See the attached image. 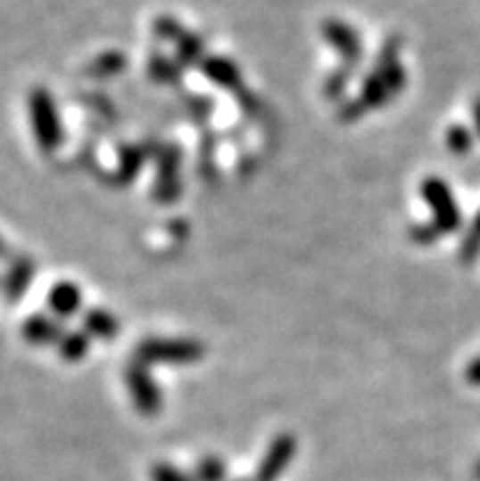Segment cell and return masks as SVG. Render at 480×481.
<instances>
[{
    "label": "cell",
    "instance_id": "7a4b0ae2",
    "mask_svg": "<svg viewBox=\"0 0 480 481\" xmlns=\"http://www.w3.org/2000/svg\"><path fill=\"white\" fill-rule=\"evenodd\" d=\"M422 196L424 200H426L429 210H432V223L439 227L442 235H451V232H456V230L461 227V208H459V203L453 199V193L446 181L439 179V176L424 179Z\"/></svg>",
    "mask_w": 480,
    "mask_h": 481
},
{
    "label": "cell",
    "instance_id": "d6986e66",
    "mask_svg": "<svg viewBox=\"0 0 480 481\" xmlns=\"http://www.w3.org/2000/svg\"><path fill=\"white\" fill-rule=\"evenodd\" d=\"M88 347H91V340H88L87 332H69L67 338L62 340V355L71 362L87 357Z\"/></svg>",
    "mask_w": 480,
    "mask_h": 481
},
{
    "label": "cell",
    "instance_id": "cb8c5ba5",
    "mask_svg": "<svg viewBox=\"0 0 480 481\" xmlns=\"http://www.w3.org/2000/svg\"><path fill=\"white\" fill-rule=\"evenodd\" d=\"M150 479L153 481H194L192 474L182 472V469H177L174 464L160 462L154 464L153 469H150Z\"/></svg>",
    "mask_w": 480,
    "mask_h": 481
},
{
    "label": "cell",
    "instance_id": "8fae6325",
    "mask_svg": "<svg viewBox=\"0 0 480 481\" xmlns=\"http://www.w3.org/2000/svg\"><path fill=\"white\" fill-rule=\"evenodd\" d=\"M84 328H87V335H91V338H98V340H113L118 332H120V322H118V318L111 311L94 308V311L87 313Z\"/></svg>",
    "mask_w": 480,
    "mask_h": 481
},
{
    "label": "cell",
    "instance_id": "2e32d148",
    "mask_svg": "<svg viewBox=\"0 0 480 481\" xmlns=\"http://www.w3.org/2000/svg\"><path fill=\"white\" fill-rule=\"evenodd\" d=\"M194 481H226L228 479V467L219 457H203L192 472Z\"/></svg>",
    "mask_w": 480,
    "mask_h": 481
},
{
    "label": "cell",
    "instance_id": "d4e9b609",
    "mask_svg": "<svg viewBox=\"0 0 480 481\" xmlns=\"http://www.w3.org/2000/svg\"><path fill=\"white\" fill-rule=\"evenodd\" d=\"M410 237H412V242H417V245H432V242H436L439 237H443L442 232H439V227L434 225V223H424V225H412L410 227Z\"/></svg>",
    "mask_w": 480,
    "mask_h": 481
},
{
    "label": "cell",
    "instance_id": "ffe728a7",
    "mask_svg": "<svg viewBox=\"0 0 480 481\" xmlns=\"http://www.w3.org/2000/svg\"><path fill=\"white\" fill-rule=\"evenodd\" d=\"M145 150H137V147H125L120 151V181H133L137 176V171L143 167Z\"/></svg>",
    "mask_w": 480,
    "mask_h": 481
},
{
    "label": "cell",
    "instance_id": "ba28073f",
    "mask_svg": "<svg viewBox=\"0 0 480 481\" xmlns=\"http://www.w3.org/2000/svg\"><path fill=\"white\" fill-rule=\"evenodd\" d=\"M32 118H35V133H37L42 150H57L59 140H62V130H59L54 103H52V98L45 91H37V94L32 95Z\"/></svg>",
    "mask_w": 480,
    "mask_h": 481
},
{
    "label": "cell",
    "instance_id": "ac0fdd59",
    "mask_svg": "<svg viewBox=\"0 0 480 481\" xmlns=\"http://www.w3.org/2000/svg\"><path fill=\"white\" fill-rule=\"evenodd\" d=\"M446 147L451 154H468L473 147V135L468 133V127H463V125H451L449 127V133H446Z\"/></svg>",
    "mask_w": 480,
    "mask_h": 481
},
{
    "label": "cell",
    "instance_id": "277c9868",
    "mask_svg": "<svg viewBox=\"0 0 480 481\" xmlns=\"http://www.w3.org/2000/svg\"><path fill=\"white\" fill-rule=\"evenodd\" d=\"M179 164L182 154L174 144L157 150V181H154L153 199L160 203H172L182 193V181H179Z\"/></svg>",
    "mask_w": 480,
    "mask_h": 481
},
{
    "label": "cell",
    "instance_id": "3957f363",
    "mask_svg": "<svg viewBox=\"0 0 480 481\" xmlns=\"http://www.w3.org/2000/svg\"><path fill=\"white\" fill-rule=\"evenodd\" d=\"M125 387L130 391L135 408L143 415H154L162 408V394L154 384L150 369L140 362H135V359L125 367Z\"/></svg>",
    "mask_w": 480,
    "mask_h": 481
},
{
    "label": "cell",
    "instance_id": "83f0119b",
    "mask_svg": "<svg viewBox=\"0 0 480 481\" xmlns=\"http://www.w3.org/2000/svg\"><path fill=\"white\" fill-rule=\"evenodd\" d=\"M473 123H476V130L480 135V98L473 103Z\"/></svg>",
    "mask_w": 480,
    "mask_h": 481
},
{
    "label": "cell",
    "instance_id": "30bf717a",
    "mask_svg": "<svg viewBox=\"0 0 480 481\" xmlns=\"http://www.w3.org/2000/svg\"><path fill=\"white\" fill-rule=\"evenodd\" d=\"M393 98V91L387 88V84L380 78V74L370 71V74L365 76L363 88H360V95H358V101L365 105V110H380V108H385Z\"/></svg>",
    "mask_w": 480,
    "mask_h": 481
},
{
    "label": "cell",
    "instance_id": "5b68a950",
    "mask_svg": "<svg viewBox=\"0 0 480 481\" xmlns=\"http://www.w3.org/2000/svg\"><path fill=\"white\" fill-rule=\"evenodd\" d=\"M297 454V440L292 433H279L272 443H269L268 452L260 460L258 469H255V481H277L282 474L287 472L289 464Z\"/></svg>",
    "mask_w": 480,
    "mask_h": 481
},
{
    "label": "cell",
    "instance_id": "52a82bcc",
    "mask_svg": "<svg viewBox=\"0 0 480 481\" xmlns=\"http://www.w3.org/2000/svg\"><path fill=\"white\" fill-rule=\"evenodd\" d=\"M400 52H402V37L390 35L377 52V59H375V74H380V78L393 91V95L402 94L404 84H407V71L402 67Z\"/></svg>",
    "mask_w": 480,
    "mask_h": 481
},
{
    "label": "cell",
    "instance_id": "5bb4252c",
    "mask_svg": "<svg viewBox=\"0 0 480 481\" xmlns=\"http://www.w3.org/2000/svg\"><path fill=\"white\" fill-rule=\"evenodd\" d=\"M184 67L177 59L164 57V54H153L147 61V74L157 84H177L179 76H182Z\"/></svg>",
    "mask_w": 480,
    "mask_h": 481
},
{
    "label": "cell",
    "instance_id": "4fadbf2b",
    "mask_svg": "<svg viewBox=\"0 0 480 481\" xmlns=\"http://www.w3.org/2000/svg\"><path fill=\"white\" fill-rule=\"evenodd\" d=\"M49 303H52L54 313L69 318V315H74V313L79 311V306H81V291H79L74 283H59V286H54L52 296H49Z\"/></svg>",
    "mask_w": 480,
    "mask_h": 481
},
{
    "label": "cell",
    "instance_id": "7c38bea8",
    "mask_svg": "<svg viewBox=\"0 0 480 481\" xmlns=\"http://www.w3.org/2000/svg\"><path fill=\"white\" fill-rule=\"evenodd\" d=\"M174 45H177V61H179L184 69L194 67V64L199 67L203 59H206V42H203L199 35L189 32V29H186Z\"/></svg>",
    "mask_w": 480,
    "mask_h": 481
},
{
    "label": "cell",
    "instance_id": "9a60e30c",
    "mask_svg": "<svg viewBox=\"0 0 480 481\" xmlns=\"http://www.w3.org/2000/svg\"><path fill=\"white\" fill-rule=\"evenodd\" d=\"M125 67H128V59L120 52H106L88 64L87 74L94 78H113V76L123 74Z\"/></svg>",
    "mask_w": 480,
    "mask_h": 481
},
{
    "label": "cell",
    "instance_id": "8992f818",
    "mask_svg": "<svg viewBox=\"0 0 480 481\" xmlns=\"http://www.w3.org/2000/svg\"><path fill=\"white\" fill-rule=\"evenodd\" d=\"M321 32H324L328 45L336 49L338 57L343 59L346 69L358 67L363 61V39L358 37V32L348 22H343V20H327L321 25Z\"/></svg>",
    "mask_w": 480,
    "mask_h": 481
},
{
    "label": "cell",
    "instance_id": "6da1fadb",
    "mask_svg": "<svg viewBox=\"0 0 480 481\" xmlns=\"http://www.w3.org/2000/svg\"><path fill=\"white\" fill-rule=\"evenodd\" d=\"M206 355L199 340L189 338H147L135 347V362H140L145 367L153 364H172V367H186L196 364Z\"/></svg>",
    "mask_w": 480,
    "mask_h": 481
},
{
    "label": "cell",
    "instance_id": "603a6c76",
    "mask_svg": "<svg viewBox=\"0 0 480 481\" xmlns=\"http://www.w3.org/2000/svg\"><path fill=\"white\" fill-rule=\"evenodd\" d=\"M348 78H351V69H338V71L328 76L327 81H324V95H327L328 101H338L341 95L346 94Z\"/></svg>",
    "mask_w": 480,
    "mask_h": 481
},
{
    "label": "cell",
    "instance_id": "e0dca14e",
    "mask_svg": "<svg viewBox=\"0 0 480 481\" xmlns=\"http://www.w3.org/2000/svg\"><path fill=\"white\" fill-rule=\"evenodd\" d=\"M480 255V213L468 227V232L463 237V245L459 247V259L463 265H473Z\"/></svg>",
    "mask_w": 480,
    "mask_h": 481
},
{
    "label": "cell",
    "instance_id": "4316f807",
    "mask_svg": "<svg viewBox=\"0 0 480 481\" xmlns=\"http://www.w3.org/2000/svg\"><path fill=\"white\" fill-rule=\"evenodd\" d=\"M466 381H468L471 387L480 388V357L473 359L471 364L466 367Z\"/></svg>",
    "mask_w": 480,
    "mask_h": 481
},
{
    "label": "cell",
    "instance_id": "f1b7e54d",
    "mask_svg": "<svg viewBox=\"0 0 480 481\" xmlns=\"http://www.w3.org/2000/svg\"><path fill=\"white\" fill-rule=\"evenodd\" d=\"M473 474H476V479H478V481H480V462H478V464H476V469H473Z\"/></svg>",
    "mask_w": 480,
    "mask_h": 481
},
{
    "label": "cell",
    "instance_id": "7402d4cb",
    "mask_svg": "<svg viewBox=\"0 0 480 481\" xmlns=\"http://www.w3.org/2000/svg\"><path fill=\"white\" fill-rule=\"evenodd\" d=\"M28 338H32L35 342H52L57 340V325L54 322L45 321V318H32V321L28 322Z\"/></svg>",
    "mask_w": 480,
    "mask_h": 481
},
{
    "label": "cell",
    "instance_id": "9c48e42d",
    "mask_svg": "<svg viewBox=\"0 0 480 481\" xmlns=\"http://www.w3.org/2000/svg\"><path fill=\"white\" fill-rule=\"evenodd\" d=\"M199 71H202L211 84L221 86L226 91H233V94L243 91V76H240V69L233 64L231 59L206 57L202 64H199Z\"/></svg>",
    "mask_w": 480,
    "mask_h": 481
},
{
    "label": "cell",
    "instance_id": "44dd1931",
    "mask_svg": "<svg viewBox=\"0 0 480 481\" xmlns=\"http://www.w3.org/2000/svg\"><path fill=\"white\" fill-rule=\"evenodd\" d=\"M153 29L157 39H164V42H177V39L182 37L186 28H184L182 22L172 15H160V18H154Z\"/></svg>",
    "mask_w": 480,
    "mask_h": 481
},
{
    "label": "cell",
    "instance_id": "484cf974",
    "mask_svg": "<svg viewBox=\"0 0 480 481\" xmlns=\"http://www.w3.org/2000/svg\"><path fill=\"white\" fill-rule=\"evenodd\" d=\"M365 113V105L360 103V101H348V103L341 105V110H338V118L343 120V123H353V120H358L360 115Z\"/></svg>",
    "mask_w": 480,
    "mask_h": 481
}]
</instances>
